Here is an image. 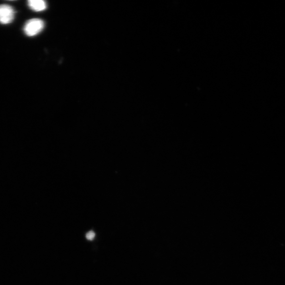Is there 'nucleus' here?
Listing matches in <instances>:
<instances>
[{
	"label": "nucleus",
	"mask_w": 285,
	"mask_h": 285,
	"mask_svg": "<svg viewBox=\"0 0 285 285\" xmlns=\"http://www.w3.org/2000/svg\"><path fill=\"white\" fill-rule=\"evenodd\" d=\"M44 26V22L42 20L33 18L26 22L24 27V32L27 36H33L41 33Z\"/></svg>",
	"instance_id": "1"
},
{
	"label": "nucleus",
	"mask_w": 285,
	"mask_h": 285,
	"mask_svg": "<svg viewBox=\"0 0 285 285\" xmlns=\"http://www.w3.org/2000/svg\"><path fill=\"white\" fill-rule=\"evenodd\" d=\"M15 12L13 8L7 4L0 5V23L7 24L13 21Z\"/></svg>",
	"instance_id": "2"
},
{
	"label": "nucleus",
	"mask_w": 285,
	"mask_h": 285,
	"mask_svg": "<svg viewBox=\"0 0 285 285\" xmlns=\"http://www.w3.org/2000/svg\"><path fill=\"white\" fill-rule=\"evenodd\" d=\"M28 5L31 9L36 12H40L47 8L46 2L43 0H29Z\"/></svg>",
	"instance_id": "3"
},
{
	"label": "nucleus",
	"mask_w": 285,
	"mask_h": 285,
	"mask_svg": "<svg viewBox=\"0 0 285 285\" xmlns=\"http://www.w3.org/2000/svg\"><path fill=\"white\" fill-rule=\"evenodd\" d=\"M86 238L89 240H92L95 237V233L94 232L91 231L86 234Z\"/></svg>",
	"instance_id": "4"
}]
</instances>
